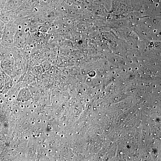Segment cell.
<instances>
[{
    "label": "cell",
    "mask_w": 161,
    "mask_h": 161,
    "mask_svg": "<svg viewBox=\"0 0 161 161\" xmlns=\"http://www.w3.org/2000/svg\"><path fill=\"white\" fill-rule=\"evenodd\" d=\"M5 23L0 19V32L3 30L5 27Z\"/></svg>",
    "instance_id": "1"
},
{
    "label": "cell",
    "mask_w": 161,
    "mask_h": 161,
    "mask_svg": "<svg viewBox=\"0 0 161 161\" xmlns=\"http://www.w3.org/2000/svg\"><path fill=\"white\" fill-rule=\"evenodd\" d=\"M0 72V73L1 72Z\"/></svg>",
    "instance_id": "2"
}]
</instances>
